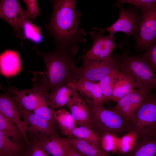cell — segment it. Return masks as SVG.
<instances>
[{
  "instance_id": "11",
  "label": "cell",
  "mask_w": 156,
  "mask_h": 156,
  "mask_svg": "<svg viewBox=\"0 0 156 156\" xmlns=\"http://www.w3.org/2000/svg\"><path fill=\"white\" fill-rule=\"evenodd\" d=\"M79 59L82 60L81 66L78 68L80 78L99 81L117 68L116 62L114 60L101 61L83 58Z\"/></svg>"
},
{
  "instance_id": "15",
  "label": "cell",
  "mask_w": 156,
  "mask_h": 156,
  "mask_svg": "<svg viewBox=\"0 0 156 156\" xmlns=\"http://www.w3.org/2000/svg\"><path fill=\"white\" fill-rule=\"evenodd\" d=\"M8 92L12 94L17 103L24 109L32 111L38 105L44 96L35 88L20 90L15 87H10Z\"/></svg>"
},
{
  "instance_id": "12",
  "label": "cell",
  "mask_w": 156,
  "mask_h": 156,
  "mask_svg": "<svg viewBox=\"0 0 156 156\" xmlns=\"http://www.w3.org/2000/svg\"><path fill=\"white\" fill-rule=\"evenodd\" d=\"M16 103L23 118V122L26 133L27 132H30L34 136L49 135L56 132L43 118L32 111L24 109Z\"/></svg>"
},
{
  "instance_id": "10",
  "label": "cell",
  "mask_w": 156,
  "mask_h": 156,
  "mask_svg": "<svg viewBox=\"0 0 156 156\" xmlns=\"http://www.w3.org/2000/svg\"><path fill=\"white\" fill-rule=\"evenodd\" d=\"M0 18L13 28L18 38L24 39L23 25L26 21H32L26 11L21 8L18 0H0Z\"/></svg>"
},
{
  "instance_id": "21",
  "label": "cell",
  "mask_w": 156,
  "mask_h": 156,
  "mask_svg": "<svg viewBox=\"0 0 156 156\" xmlns=\"http://www.w3.org/2000/svg\"><path fill=\"white\" fill-rule=\"evenodd\" d=\"M52 111L55 122L62 134L68 137L72 136L75 123L70 113L64 109L60 108Z\"/></svg>"
},
{
  "instance_id": "20",
  "label": "cell",
  "mask_w": 156,
  "mask_h": 156,
  "mask_svg": "<svg viewBox=\"0 0 156 156\" xmlns=\"http://www.w3.org/2000/svg\"><path fill=\"white\" fill-rule=\"evenodd\" d=\"M122 72L121 76L114 86L111 98V100L116 102L140 85H143L137 82L129 75Z\"/></svg>"
},
{
  "instance_id": "33",
  "label": "cell",
  "mask_w": 156,
  "mask_h": 156,
  "mask_svg": "<svg viewBox=\"0 0 156 156\" xmlns=\"http://www.w3.org/2000/svg\"><path fill=\"white\" fill-rule=\"evenodd\" d=\"M150 66L155 73L156 72V43H154L145 52L138 55Z\"/></svg>"
},
{
  "instance_id": "18",
  "label": "cell",
  "mask_w": 156,
  "mask_h": 156,
  "mask_svg": "<svg viewBox=\"0 0 156 156\" xmlns=\"http://www.w3.org/2000/svg\"><path fill=\"white\" fill-rule=\"evenodd\" d=\"M21 69L20 58L17 51L8 49L0 54V73L6 77L13 76Z\"/></svg>"
},
{
  "instance_id": "6",
  "label": "cell",
  "mask_w": 156,
  "mask_h": 156,
  "mask_svg": "<svg viewBox=\"0 0 156 156\" xmlns=\"http://www.w3.org/2000/svg\"><path fill=\"white\" fill-rule=\"evenodd\" d=\"M140 11L141 20L138 23V35L134 38L138 51H143L156 41V3H150Z\"/></svg>"
},
{
  "instance_id": "17",
  "label": "cell",
  "mask_w": 156,
  "mask_h": 156,
  "mask_svg": "<svg viewBox=\"0 0 156 156\" xmlns=\"http://www.w3.org/2000/svg\"><path fill=\"white\" fill-rule=\"evenodd\" d=\"M68 84L75 88L86 101L104 103L102 92L99 82L81 78L75 83Z\"/></svg>"
},
{
  "instance_id": "25",
  "label": "cell",
  "mask_w": 156,
  "mask_h": 156,
  "mask_svg": "<svg viewBox=\"0 0 156 156\" xmlns=\"http://www.w3.org/2000/svg\"><path fill=\"white\" fill-rule=\"evenodd\" d=\"M24 148L0 130V156H20L23 155Z\"/></svg>"
},
{
  "instance_id": "30",
  "label": "cell",
  "mask_w": 156,
  "mask_h": 156,
  "mask_svg": "<svg viewBox=\"0 0 156 156\" xmlns=\"http://www.w3.org/2000/svg\"><path fill=\"white\" fill-rule=\"evenodd\" d=\"M119 137L109 133H105L100 136V146L105 152L109 153H117Z\"/></svg>"
},
{
  "instance_id": "4",
  "label": "cell",
  "mask_w": 156,
  "mask_h": 156,
  "mask_svg": "<svg viewBox=\"0 0 156 156\" xmlns=\"http://www.w3.org/2000/svg\"><path fill=\"white\" fill-rule=\"evenodd\" d=\"M121 55L112 53V58L116 62L117 68L127 74L138 82L152 89L156 87L155 73L149 64L138 55H129L122 50Z\"/></svg>"
},
{
  "instance_id": "35",
  "label": "cell",
  "mask_w": 156,
  "mask_h": 156,
  "mask_svg": "<svg viewBox=\"0 0 156 156\" xmlns=\"http://www.w3.org/2000/svg\"><path fill=\"white\" fill-rule=\"evenodd\" d=\"M154 3H156V0H117L114 5L116 7L118 5H123L125 3H129L140 9L146 5Z\"/></svg>"
},
{
  "instance_id": "9",
  "label": "cell",
  "mask_w": 156,
  "mask_h": 156,
  "mask_svg": "<svg viewBox=\"0 0 156 156\" xmlns=\"http://www.w3.org/2000/svg\"><path fill=\"white\" fill-rule=\"evenodd\" d=\"M152 89L148 86L141 85L132 92L120 99L115 106L110 108L119 114L128 125L134 113L151 95Z\"/></svg>"
},
{
  "instance_id": "36",
  "label": "cell",
  "mask_w": 156,
  "mask_h": 156,
  "mask_svg": "<svg viewBox=\"0 0 156 156\" xmlns=\"http://www.w3.org/2000/svg\"><path fill=\"white\" fill-rule=\"evenodd\" d=\"M66 156H84V155L71 144L67 151Z\"/></svg>"
},
{
  "instance_id": "7",
  "label": "cell",
  "mask_w": 156,
  "mask_h": 156,
  "mask_svg": "<svg viewBox=\"0 0 156 156\" xmlns=\"http://www.w3.org/2000/svg\"><path fill=\"white\" fill-rule=\"evenodd\" d=\"M99 31H92L89 34L93 41V44L90 49L84 55L80 56L79 59L85 58L97 60L101 61L113 60L111 54L114 49L118 48L124 49L122 47V43L120 41L118 44L115 42L117 38L114 34H109L104 36L105 31L102 28H94Z\"/></svg>"
},
{
  "instance_id": "34",
  "label": "cell",
  "mask_w": 156,
  "mask_h": 156,
  "mask_svg": "<svg viewBox=\"0 0 156 156\" xmlns=\"http://www.w3.org/2000/svg\"><path fill=\"white\" fill-rule=\"evenodd\" d=\"M23 1L27 5V10L26 11L32 21L38 15L40 14L37 0H23Z\"/></svg>"
},
{
  "instance_id": "2",
  "label": "cell",
  "mask_w": 156,
  "mask_h": 156,
  "mask_svg": "<svg viewBox=\"0 0 156 156\" xmlns=\"http://www.w3.org/2000/svg\"><path fill=\"white\" fill-rule=\"evenodd\" d=\"M43 59L44 72H34L33 87L45 96L57 87L75 83L80 78L79 70L75 66V57L66 52L56 49L44 52L34 48Z\"/></svg>"
},
{
  "instance_id": "14",
  "label": "cell",
  "mask_w": 156,
  "mask_h": 156,
  "mask_svg": "<svg viewBox=\"0 0 156 156\" xmlns=\"http://www.w3.org/2000/svg\"><path fill=\"white\" fill-rule=\"evenodd\" d=\"M66 105L75 121L76 126H85L90 127L89 107L84 99L76 89Z\"/></svg>"
},
{
  "instance_id": "29",
  "label": "cell",
  "mask_w": 156,
  "mask_h": 156,
  "mask_svg": "<svg viewBox=\"0 0 156 156\" xmlns=\"http://www.w3.org/2000/svg\"><path fill=\"white\" fill-rule=\"evenodd\" d=\"M24 39L29 40L33 42L38 43L42 40V36L40 27L35 25L32 21L27 20L23 25Z\"/></svg>"
},
{
  "instance_id": "22",
  "label": "cell",
  "mask_w": 156,
  "mask_h": 156,
  "mask_svg": "<svg viewBox=\"0 0 156 156\" xmlns=\"http://www.w3.org/2000/svg\"><path fill=\"white\" fill-rule=\"evenodd\" d=\"M156 154V138H138L135 146L130 152L125 154L130 156H154Z\"/></svg>"
},
{
  "instance_id": "8",
  "label": "cell",
  "mask_w": 156,
  "mask_h": 156,
  "mask_svg": "<svg viewBox=\"0 0 156 156\" xmlns=\"http://www.w3.org/2000/svg\"><path fill=\"white\" fill-rule=\"evenodd\" d=\"M120 9L119 17L117 20L109 27L106 28H102L104 31H108L109 34L121 32L127 35L125 38L126 44L129 49L128 40L131 35L134 38L138 35L139 27L138 23L141 20V16L136 7L133 8L129 5L125 9L123 5H120L117 6Z\"/></svg>"
},
{
  "instance_id": "24",
  "label": "cell",
  "mask_w": 156,
  "mask_h": 156,
  "mask_svg": "<svg viewBox=\"0 0 156 156\" xmlns=\"http://www.w3.org/2000/svg\"><path fill=\"white\" fill-rule=\"evenodd\" d=\"M122 73L117 68L99 81L103 96L104 103L108 104L112 96L114 86L120 78Z\"/></svg>"
},
{
  "instance_id": "3",
  "label": "cell",
  "mask_w": 156,
  "mask_h": 156,
  "mask_svg": "<svg viewBox=\"0 0 156 156\" xmlns=\"http://www.w3.org/2000/svg\"><path fill=\"white\" fill-rule=\"evenodd\" d=\"M86 102L90 109L89 127L99 136L105 133L116 135L128 132L127 124L116 112L106 109L104 103Z\"/></svg>"
},
{
  "instance_id": "26",
  "label": "cell",
  "mask_w": 156,
  "mask_h": 156,
  "mask_svg": "<svg viewBox=\"0 0 156 156\" xmlns=\"http://www.w3.org/2000/svg\"><path fill=\"white\" fill-rule=\"evenodd\" d=\"M0 130L13 141L25 147V143L24 138L16 126L0 111Z\"/></svg>"
},
{
  "instance_id": "27",
  "label": "cell",
  "mask_w": 156,
  "mask_h": 156,
  "mask_svg": "<svg viewBox=\"0 0 156 156\" xmlns=\"http://www.w3.org/2000/svg\"><path fill=\"white\" fill-rule=\"evenodd\" d=\"M72 136L100 146L99 135L88 127L75 125L72 131Z\"/></svg>"
},
{
  "instance_id": "16",
  "label": "cell",
  "mask_w": 156,
  "mask_h": 156,
  "mask_svg": "<svg viewBox=\"0 0 156 156\" xmlns=\"http://www.w3.org/2000/svg\"><path fill=\"white\" fill-rule=\"evenodd\" d=\"M33 136L49 155L53 156H66L67 151L71 145L68 137H60L56 132L49 135H39Z\"/></svg>"
},
{
  "instance_id": "23",
  "label": "cell",
  "mask_w": 156,
  "mask_h": 156,
  "mask_svg": "<svg viewBox=\"0 0 156 156\" xmlns=\"http://www.w3.org/2000/svg\"><path fill=\"white\" fill-rule=\"evenodd\" d=\"M69 138L70 144L75 147L84 156H108L100 146L85 140L73 136Z\"/></svg>"
},
{
  "instance_id": "28",
  "label": "cell",
  "mask_w": 156,
  "mask_h": 156,
  "mask_svg": "<svg viewBox=\"0 0 156 156\" xmlns=\"http://www.w3.org/2000/svg\"><path fill=\"white\" fill-rule=\"evenodd\" d=\"M137 138V134L133 131L119 137L117 153L125 155L132 151L135 146Z\"/></svg>"
},
{
  "instance_id": "19",
  "label": "cell",
  "mask_w": 156,
  "mask_h": 156,
  "mask_svg": "<svg viewBox=\"0 0 156 156\" xmlns=\"http://www.w3.org/2000/svg\"><path fill=\"white\" fill-rule=\"evenodd\" d=\"M75 89L69 84L57 87L49 93L45 99L52 110H55L66 105Z\"/></svg>"
},
{
  "instance_id": "31",
  "label": "cell",
  "mask_w": 156,
  "mask_h": 156,
  "mask_svg": "<svg viewBox=\"0 0 156 156\" xmlns=\"http://www.w3.org/2000/svg\"><path fill=\"white\" fill-rule=\"evenodd\" d=\"M27 148L24 150L23 155L27 156H49L50 155L44 147L33 135Z\"/></svg>"
},
{
  "instance_id": "5",
  "label": "cell",
  "mask_w": 156,
  "mask_h": 156,
  "mask_svg": "<svg viewBox=\"0 0 156 156\" xmlns=\"http://www.w3.org/2000/svg\"><path fill=\"white\" fill-rule=\"evenodd\" d=\"M127 129L138 138H156V98L152 93L134 113Z\"/></svg>"
},
{
  "instance_id": "32",
  "label": "cell",
  "mask_w": 156,
  "mask_h": 156,
  "mask_svg": "<svg viewBox=\"0 0 156 156\" xmlns=\"http://www.w3.org/2000/svg\"><path fill=\"white\" fill-rule=\"evenodd\" d=\"M32 112L43 118L54 129L55 123L53 118L52 111L48 106L45 98L43 99Z\"/></svg>"
},
{
  "instance_id": "1",
  "label": "cell",
  "mask_w": 156,
  "mask_h": 156,
  "mask_svg": "<svg viewBox=\"0 0 156 156\" xmlns=\"http://www.w3.org/2000/svg\"><path fill=\"white\" fill-rule=\"evenodd\" d=\"M53 11L45 26L54 38L56 49L76 56L78 43L86 42L85 30L79 28L81 13L76 8L77 0H50Z\"/></svg>"
},
{
  "instance_id": "13",
  "label": "cell",
  "mask_w": 156,
  "mask_h": 156,
  "mask_svg": "<svg viewBox=\"0 0 156 156\" xmlns=\"http://www.w3.org/2000/svg\"><path fill=\"white\" fill-rule=\"evenodd\" d=\"M0 111L16 126L23 137L25 144L28 145L30 141L21 119L16 101L8 92L0 94Z\"/></svg>"
}]
</instances>
